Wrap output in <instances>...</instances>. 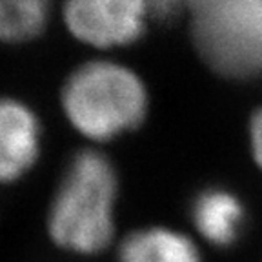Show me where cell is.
Instances as JSON below:
<instances>
[{"label":"cell","instance_id":"3957f363","mask_svg":"<svg viewBox=\"0 0 262 262\" xmlns=\"http://www.w3.org/2000/svg\"><path fill=\"white\" fill-rule=\"evenodd\" d=\"M202 60L229 78L262 77V0H188Z\"/></svg>","mask_w":262,"mask_h":262},{"label":"cell","instance_id":"7a4b0ae2","mask_svg":"<svg viewBox=\"0 0 262 262\" xmlns=\"http://www.w3.org/2000/svg\"><path fill=\"white\" fill-rule=\"evenodd\" d=\"M71 126L91 140H111L146 117L147 91L135 71L110 60L82 64L62 88Z\"/></svg>","mask_w":262,"mask_h":262},{"label":"cell","instance_id":"277c9868","mask_svg":"<svg viewBox=\"0 0 262 262\" xmlns=\"http://www.w3.org/2000/svg\"><path fill=\"white\" fill-rule=\"evenodd\" d=\"M147 16L144 0H66L70 33L95 48H119L135 42Z\"/></svg>","mask_w":262,"mask_h":262},{"label":"cell","instance_id":"6da1fadb","mask_svg":"<svg viewBox=\"0 0 262 262\" xmlns=\"http://www.w3.org/2000/svg\"><path fill=\"white\" fill-rule=\"evenodd\" d=\"M117 173L110 159L84 149L71 159L53 196L48 229L55 244L73 253L104 250L113 237Z\"/></svg>","mask_w":262,"mask_h":262},{"label":"cell","instance_id":"ba28073f","mask_svg":"<svg viewBox=\"0 0 262 262\" xmlns=\"http://www.w3.org/2000/svg\"><path fill=\"white\" fill-rule=\"evenodd\" d=\"M51 0H0V40L26 42L44 31Z\"/></svg>","mask_w":262,"mask_h":262},{"label":"cell","instance_id":"5b68a950","mask_svg":"<svg viewBox=\"0 0 262 262\" xmlns=\"http://www.w3.org/2000/svg\"><path fill=\"white\" fill-rule=\"evenodd\" d=\"M40 151V124L26 104L0 98V182H13L31 169Z\"/></svg>","mask_w":262,"mask_h":262},{"label":"cell","instance_id":"30bf717a","mask_svg":"<svg viewBox=\"0 0 262 262\" xmlns=\"http://www.w3.org/2000/svg\"><path fill=\"white\" fill-rule=\"evenodd\" d=\"M250 140H251V151L257 160V164L262 168V107L253 115L250 124Z\"/></svg>","mask_w":262,"mask_h":262},{"label":"cell","instance_id":"9c48e42d","mask_svg":"<svg viewBox=\"0 0 262 262\" xmlns=\"http://www.w3.org/2000/svg\"><path fill=\"white\" fill-rule=\"evenodd\" d=\"M147 15L155 16L157 20H171L184 8H188V0H144Z\"/></svg>","mask_w":262,"mask_h":262},{"label":"cell","instance_id":"8992f818","mask_svg":"<svg viewBox=\"0 0 262 262\" xmlns=\"http://www.w3.org/2000/svg\"><path fill=\"white\" fill-rule=\"evenodd\" d=\"M196 231L213 246H229L241 235L244 222L242 202L228 189L208 188L196 195L191 206Z\"/></svg>","mask_w":262,"mask_h":262},{"label":"cell","instance_id":"52a82bcc","mask_svg":"<svg viewBox=\"0 0 262 262\" xmlns=\"http://www.w3.org/2000/svg\"><path fill=\"white\" fill-rule=\"evenodd\" d=\"M120 262H201L195 242L168 228H144L124 238Z\"/></svg>","mask_w":262,"mask_h":262}]
</instances>
